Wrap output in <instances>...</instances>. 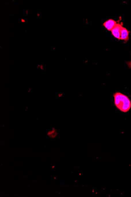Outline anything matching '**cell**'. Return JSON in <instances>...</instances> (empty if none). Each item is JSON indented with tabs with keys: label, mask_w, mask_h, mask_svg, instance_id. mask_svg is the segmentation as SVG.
<instances>
[{
	"label": "cell",
	"mask_w": 131,
	"mask_h": 197,
	"mask_svg": "<svg viewBox=\"0 0 131 197\" xmlns=\"http://www.w3.org/2000/svg\"><path fill=\"white\" fill-rule=\"evenodd\" d=\"M113 97L115 104L118 109L124 112L129 111L131 108V102L128 97L119 92L115 93Z\"/></svg>",
	"instance_id": "cell-1"
},
{
	"label": "cell",
	"mask_w": 131,
	"mask_h": 197,
	"mask_svg": "<svg viewBox=\"0 0 131 197\" xmlns=\"http://www.w3.org/2000/svg\"><path fill=\"white\" fill-rule=\"evenodd\" d=\"M123 26L119 23H117L115 27L111 30V33L113 36L116 38L120 40L121 30Z\"/></svg>",
	"instance_id": "cell-2"
},
{
	"label": "cell",
	"mask_w": 131,
	"mask_h": 197,
	"mask_svg": "<svg viewBox=\"0 0 131 197\" xmlns=\"http://www.w3.org/2000/svg\"><path fill=\"white\" fill-rule=\"evenodd\" d=\"M117 22L112 19H108L105 22L103 25L109 31H111L117 25Z\"/></svg>",
	"instance_id": "cell-3"
},
{
	"label": "cell",
	"mask_w": 131,
	"mask_h": 197,
	"mask_svg": "<svg viewBox=\"0 0 131 197\" xmlns=\"http://www.w3.org/2000/svg\"><path fill=\"white\" fill-rule=\"evenodd\" d=\"M129 31L126 28L123 27L121 30L120 40L124 41L125 42H127L129 40Z\"/></svg>",
	"instance_id": "cell-4"
},
{
	"label": "cell",
	"mask_w": 131,
	"mask_h": 197,
	"mask_svg": "<svg viewBox=\"0 0 131 197\" xmlns=\"http://www.w3.org/2000/svg\"><path fill=\"white\" fill-rule=\"evenodd\" d=\"M57 133L56 132V130L50 131V132H49L48 133L49 136L52 138H54V137H56V135H57Z\"/></svg>",
	"instance_id": "cell-5"
},
{
	"label": "cell",
	"mask_w": 131,
	"mask_h": 197,
	"mask_svg": "<svg viewBox=\"0 0 131 197\" xmlns=\"http://www.w3.org/2000/svg\"><path fill=\"white\" fill-rule=\"evenodd\" d=\"M128 65L129 67L131 68V61H129V62H127Z\"/></svg>",
	"instance_id": "cell-6"
},
{
	"label": "cell",
	"mask_w": 131,
	"mask_h": 197,
	"mask_svg": "<svg viewBox=\"0 0 131 197\" xmlns=\"http://www.w3.org/2000/svg\"><path fill=\"white\" fill-rule=\"evenodd\" d=\"M26 21L24 20V19H21V22H22V23H23V22H25Z\"/></svg>",
	"instance_id": "cell-7"
},
{
	"label": "cell",
	"mask_w": 131,
	"mask_h": 197,
	"mask_svg": "<svg viewBox=\"0 0 131 197\" xmlns=\"http://www.w3.org/2000/svg\"><path fill=\"white\" fill-rule=\"evenodd\" d=\"M37 16H38V17H39V16H40V14H39V13H38V14H37Z\"/></svg>",
	"instance_id": "cell-8"
},
{
	"label": "cell",
	"mask_w": 131,
	"mask_h": 197,
	"mask_svg": "<svg viewBox=\"0 0 131 197\" xmlns=\"http://www.w3.org/2000/svg\"><path fill=\"white\" fill-rule=\"evenodd\" d=\"M26 15H28V11L26 10Z\"/></svg>",
	"instance_id": "cell-9"
}]
</instances>
